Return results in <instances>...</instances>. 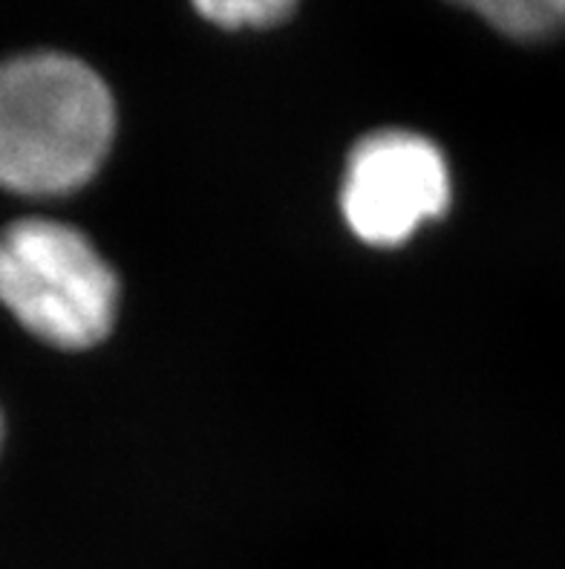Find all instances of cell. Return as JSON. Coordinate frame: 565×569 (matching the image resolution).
<instances>
[{
    "instance_id": "7a4b0ae2",
    "label": "cell",
    "mask_w": 565,
    "mask_h": 569,
    "mask_svg": "<svg viewBox=\"0 0 565 569\" xmlns=\"http://www.w3.org/2000/svg\"><path fill=\"white\" fill-rule=\"evenodd\" d=\"M0 301L32 336L81 350L113 327L119 278L79 229L29 217L0 234Z\"/></svg>"
},
{
    "instance_id": "5b68a950",
    "label": "cell",
    "mask_w": 565,
    "mask_h": 569,
    "mask_svg": "<svg viewBox=\"0 0 565 569\" xmlns=\"http://www.w3.org/2000/svg\"><path fill=\"white\" fill-rule=\"evenodd\" d=\"M297 0H193L208 21L220 27H265L283 21Z\"/></svg>"
},
{
    "instance_id": "8992f818",
    "label": "cell",
    "mask_w": 565,
    "mask_h": 569,
    "mask_svg": "<svg viewBox=\"0 0 565 569\" xmlns=\"http://www.w3.org/2000/svg\"><path fill=\"white\" fill-rule=\"evenodd\" d=\"M0 440H3V419H0Z\"/></svg>"
},
{
    "instance_id": "3957f363",
    "label": "cell",
    "mask_w": 565,
    "mask_h": 569,
    "mask_svg": "<svg viewBox=\"0 0 565 569\" xmlns=\"http://www.w3.org/2000/svg\"><path fill=\"white\" fill-rule=\"evenodd\" d=\"M451 202V171L427 137L381 130L355 144L346 166L341 209L361 240L398 246Z\"/></svg>"
},
{
    "instance_id": "6da1fadb",
    "label": "cell",
    "mask_w": 565,
    "mask_h": 569,
    "mask_svg": "<svg viewBox=\"0 0 565 569\" xmlns=\"http://www.w3.org/2000/svg\"><path fill=\"white\" fill-rule=\"evenodd\" d=\"M113 130V96L79 58L29 52L0 64V186L9 191H75L101 168Z\"/></svg>"
},
{
    "instance_id": "277c9868",
    "label": "cell",
    "mask_w": 565,
    "mask_h": 569,
    "mask_svg": "<svg viewBox=\"0 0 565 569\" xmlns=\"http://www.w3.org/2000/svg\"><path fill=\"white\" fill-rule=\"evenodd\" d=\"M514 38H552L565 29V0H458Z\"/></svg>"
}]
</instances>
